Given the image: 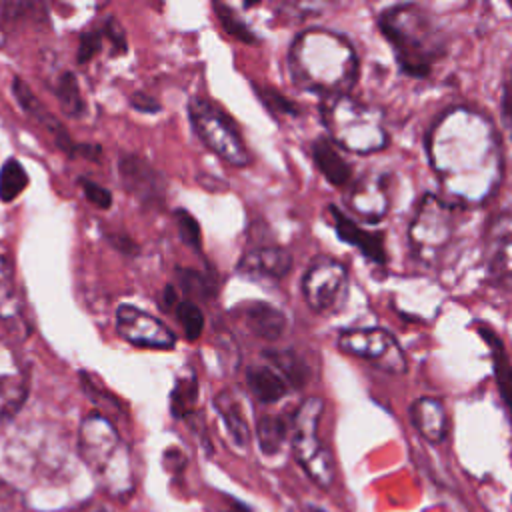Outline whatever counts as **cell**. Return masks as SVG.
I'll return each instance as SVG.
<instances>
[{
  "mask_svg": "<svg viewBox=\"0 0 512 512\" xmlns=\"http://www.w3.org/2000/svg\"><path fill=\"white\" fill-rule=\"evenodd\" d=\"M426 150L442 188L462 204H484L502 180V148L488 116L450 108L428 130Z\"/></svg>",
  "mask_w": 512,
  "mask_h": 512,
  "instance_id": "1",
  "label": "cell"
},
{
  "mask_svg": "<svg viewBox=\"0 0 512 512\" xmlns=\"http://www.w3.org/2000/svg\"><path fill=\"white\" fill-rule=\"evenodd\" d=\"M288 70L296 86L332 98L346 94L356 82L358 58L344 36L310 28L294 38Z\"/></svg>",
  "mask_w": 512,
  "mask_h": 512,
  "instance_id": "2",
  "label": "cell"
},
{
  "mask_svg": "<svg viewBox=\"0 0 512 512\" xmlns=\"http://www.w3.org/2000/svg\"><path fill=\"white\" fill-rule=\"evenodd\" d=\"M382 36L390 42L400 70L426 78L444 54V36L434 18L416 4H398L378 16Z\"/></svg>",
  "mask_w": 512,
  "mask_h": 512,
  "instance_id": "3",
  "label": "cell"
},
{
  "mask_svg": "<svg viewBox=\"0 0 512 512\" xmlns=\"http://www.w3.org/2000/svg\"><path fill=\"white\" fill-rule=\"evenodd\" d=\"M78 454L98 484L116 498L134 490L130 454L114 424L100 412L88 414L78 430Z\"/></svg>",
  "mask_w": 512,
  "mask_h": 512,
  "instance_id": "4",
  "label": "cell"
},
{
  "mask_svg": "<svg viewBox=\"0 0 512 512\" xmlns=\"http://www.w3.org/2000/svg\"><path fill=\"white\" fill-rule=\"evenodd\" d=\"M322 120L330 142L354 154H372L388 146L382 110L358 102L348 94L326 98Z\"/></svg>",
  "mask_w": 512,
  "mask_h": 512,
  "instance_id": "5",
  "label": "cell"
},
{
  "mask_svg": "<svg viewBox=\"0 0 512 512\" xmlns=\"http://www.w3.org/2000/svg\"><path fill=\"white\" fill-rule=\"evenodd\" d=\"M324 412V400L318 396L306 398L292 416L290 438L292 452L302 470L322 488L334 480V460L326 444L318 438V424Z\"/></svg>",
  "mask_w": 512,
  "mask_h": 512,
  "instance_id": "6",
  "label": "cell"
},
{
  "mask_svg": "<svg viewBox=\"0 0 512 512\" xmlns=\"http://www.w3.org/2000/svg\"><path fill=\"white\" fill-rule=\"evenodd\" d=\"M188 116L200 140L222 160L236 168L248 166L252 162V156L236 132V126L216 104L194 96L188 102Z\"/></svg>",
  "mask_w": 512,
  "mask_h": 512,
  "instance_id": "7",
  "label": "cell"
},
{
  "mask_svg": "<svg viewBox=\"0 0 512 512\" xmlns=\"http://www.w3.org/2000/svg\"><path fill=\"white\" fill-rule=\"evenodd\" d=\"M452 232H454L452 206L444 198L432 192L424 194L416 206V214L408 230L414 254L426 264L436 262L442 256L444 248L448 246Z\"/></svg>",
  "mask_w": 512,
  "mask_h": 512,
  "instance_id": "8",
  "label": "cell"
},
{
  "mask_svg": "<svg viewBox=\"0 0 512 512\" xmlns=\"http://www.w3.org/2000/svg\"><path fill=\"white\" fill-rule=\"evenodd\" d=\"M348 296V270L330 256L312 260L302 276V298L318 314L338 310Z\"/></svg>",
  "mask_w": 512,
  "mask_h": 512,
  "instance_id": "9",
  "label": "cell"
},
{
  "mask_svg": "<svg viewBox=\"0 0 512 512\" xmlns=\"http://www.w3.org/2000/svg\"><path fill=\"white\" fill-rule=\"evenodd\" d=\"M336 344L344 354L372 362L380 370L406 372V356L396 338L384 328H350L338 334Z\"/></svg>",
  "mask_w": 512,
  "mask_h": 512,
  "instance_id": "10",
  "label": "cell"
},
{
  "mask_svg": "<svg viewBox=\"0 0 512 512\" xmlns=\"http://www.w3.org/2000/svg\"><path fill=\"white\" fill-rule=\"evenodd\" d=\"M116 332L138 348L172 350L176 344L174 332L156 316L132 306L120 304L116 310Z\"/></svg>",
  "mask_w": 512,
  "mask_h": 512,
  "instance_id": "11",
  "label": "cell"
},
{
  "mask_svg": "<svg viewBox=\"0 0 512 512\" xmlns=\"http://www.w3.org/2000/svg\"><path fill=\"white\" fill-rule=\"evenodd\" d=\"M122 186L138 200L144 208H158L166 200L164 176L142 156L122 154L118 162Z\"/></svg>",
  "mask_w": 512,
  "mask_h": 512,
  "instance_id": "12",
  "label": "cell"
},
{
  "mask_svg": "<svg viewBox=\"0 0 512 512\" xmlns=\"http://www.w3.org/2000/svg\"><path fill=\"white\" fill-rule=\"evenodd\" d=\"M26 394V368L12 346L0 338V426L6 424L22 408Z\"/></svg>",
  "mask_w": 512,
  "mask_h": 512,
  "instance_id": "13",
  "label": "cell"
},
{
  "mask_svg": "<svg viewBox=\"0 0 512 512\" xmlns=\"http://www.w3.org/2000/svg\"><path fill=\"white\" fill-rule=\"evenodd\" d=\"M292 270V256L280 246H258L248 250L236 264V272L248 278L280 280Z\"/></svg>",
  "mask_w": 512,
  "mask_h": 512,
  "instance_id": "14",
  "label": "cell"
},
{
  "mask_svg": "<svg viewBox=\"0 0 512 512\" xmlns=\"http://www.w3.org/2000/svg\"><path fill=\"white\" fill-rule=\"evenodd\" d=\"M328 208H330V216L334 222V230L346 244L358 248L364 258H368L376 264H384L388 260L386 248H384V236L380 232H372L368 228L358 226L350 216H346L334 204H330Z\"/></svg>",
  "mask_w": 512,
  "mask_h": 512,
  "instance_id": "15",
  "label": "cell"
},
{
  "mask_svg": "<svg viewBox=\"0 0 512 512\" xmlns=\"http://www.w3.org/2000/svg\"><path fill=\"white\" fill-rule=\"evenodd\" d=\"M348 204L354 212L370 222H380L388 212V188L384 176H362L348 194Z\"/></svg>",
  "mask_w": 512,
  "mask_h": 512,
  "instance_id": "16",
  "label": "cell"
},
{
  "mask_svg": "<svg viewBox=\"0 0 512 512\" xmlns=\"http://www.w3.org/2000/svg\"><path fill=\"white\" fill-rule=\"evenodd\" d=\"M0 322L12 332H28L24 302L16 284V276L12 264L4 256H0Z\"/></svg>",
  "mask_w": 512,
  "mask_h": 512,
  "instance_id": "17",
  "label": "cell"
},
{
  "mask_svg": "<svg viewBox=\"0 0 512 512\" xmlns=\"http://www.w3.org/2000/svg\"><path fill=\"white\" fill-rule=\"evenodd\" d=\"M410 420L420 436L432 444H440L448 434V416L438 398L422 396L412 402Z\"/></svg>",
  "mask_w": 512,
  "mask_h": 512,
  "instance_id": "18",
  "label": "cell"
},
{
  "mask_svg": "<svg viewBox=\"0 0 512 512\" xmlns=\"http://www.w3.org/2000/svg\"><path fill=\"white\" fill-rule=\"evenodd\" d=\"M510 214L502 212L494 218L488 230L486 242V262L490 274L496 278H508L510 272Z\"/></svg>",
  "mask_w": 512,
  "mask_h": 512,
  "instance_id": "19",
  "label": "cell"
},
{
  "mask_svg": "<svg viewBox=\"0 0 512 512\" xmlns=\"http://www.w3.org/2000/svg\"><path fill=\"white\" fill-rule=\"evenodd\" d=\"M14 94H16V100L20 102V106H22L30 116H34V118L54 136V140H56V144H58L60 148H64L68 154H76V152H78L80 144H74V142L70 140V136H68L66 130L60 126V122L44 108V104L32 94V90H30L20 78H16V82H14Z\"/></svg>",
  "mask_w": 512,
  "mask_h": 512,
  "instance_id": "20",
  "label": "cell"
},
{
  "mask_svg": "<svg viewBox=\"0 0 512 512\" xmlns=\"http://www.w3.org/2000/svg\"><path fill=\"white\" fill-rule=\"evenodd\" d=\"M244 324L248 330L262 340H278L286 330V316L280 308L270 302H250L244 312Z\"/></svg>",
  "mask_w": 512,
  "mask_h": 512,
  "instance_id": "21",
  "label": "cell"
},
{
  "mask_svg": "<svg viewBox=\"0 0 512 512\" xmlns=\"http://www.w3.org/2000/svg\"><path fill=\"white\" fill-rule=\"evenodd\" d=\"M312 158L320 174L332 186H348L352 182V166L342 158L338 148L330 142V138H318L312 144Z\"/></svg>",
  "mask_w": 512,
  "mask_h": 512,
  "instance_id": "22",
  "label": "cell"
},
{
  "mask_svg": "<svg viewBox=\"0 0 512 512\" xmlns=\"http://www.w3.org/2000/svg\"><path fill=\"white\" fill-rule=\"evenodd\" d=\"M246 384L262 404L278 402L288 392V384L272 366H252L246 370Z\"/></svg>",
  "mask_w": 512,
  "mask_h": 512,
  "instance_id": "23",
  "label": "cell"
},
{
  "mask_svg": "<svg viewBox=\"0 0 512 512\" xmlns=\"http://www.w3.org/2000/svg\"><path fill=\"white\" fill-rule=\"evenodd\" d=\"M264 356L272 362L282 380L292 388H304L310 378L306 360L296 350H264Z\"/></svg>",
  "mask_w": 512,
  "mask_h": 512,
  "instance_id": "24",
  "label": "cell"
},
{
  "mask_svg": "<svg viewBox=\"0 0 512 512\" xmlns=\"http://www.w3.org/2000/svg\"><path fill=\"white\" fill-rule=\"evenodd\" d=\"M478 334L482 336V340L486 342V346L490 348V358H492V366H494V376H496V384H498V392L504 404H508V384H510V358L506 352V346L502 342V338L486 324H478Z\"/></svg>",
  "mask_w": 512,
  "mask_h": 512,
  "instance_id": "25",
  "label": "cell"
},
{
  "mask_svg": "<svg viewBox=\"0 0 512 512\" xmlns=\"http://www.w3.org/2000/svg\"><path fill=\"white\" fill-rule=\"evenodd\" d=\"M214 406L226 426V432L228 436L232 438V442L236 446H246L248 440H250V430H248V424L242 416V410L238 408V402L232 398L230 392H220L214 400Z\"/></svg>",
  "mask_w": 512,
  "mask_h": 512,
  "instance_id": "26",
  "label": "cell"
},
{
  "mask_svg": "<svg viewBox=\"0 0 512 512\" xmlns=\"http://www.w3.org/2000/svg\"><path fill=\"white\" fill-rule=\"evenodd\" d=\"M198 400V376L194 370L182 372L170 392V412L174 418L192 416Z\"/></svg>",
  "mask_w": 512,
  "mask_h": 512,
  "instance_id": "27",
  "label": "cell"
},
{
  "mask_svg": "<svg viewBox=\"0 0 512 512\" xmlns=\"http://www.w3.org/2000/svg\"><path fill=\"white\" fill-rule=\"evenodd\" d=\"M288 430H290V424L286 418L272 416V414L262 416L256 424V440H258L260 450L268 456L276 454L282 448V444L286 442Z\"/></svg>",
  "mask_w": 512,
  "mask_h": 512,
  "instance_id": "28",
  "label": "cell"
},
{
  "mask_svg": "<svg viewBox=\"0 0 512 512\" xmlns=\"http://www.w3.org/2000/svg\"><path fill=\"white\" fill-rule=\"evenodd\" d=\"M54 92L58 96V102L62 106V110L72 116V118H80L86 114V100L80 92V84L76 80V76L72 72H62L56 80Z\"/></svg>",
  "mask_w": 512,
  "mask_h": 512,
  "instance_id": "29",
  "label": "cell"
},
{
  "mask_svg": "<svg viewBox=\"0 0 512 512\" xmlns=\"http://www.w3.org/2000/svg\"><path fill=\"white\" fill-rule=\"evenodd\" d=\"M26 184H28V176L22 164L14 158L6 160L4 166L0 168V200L4 202L14 200L16 196H20Z\"/></svg>",
  "mask_w": 512,
  "mask_h": 512,
  "instance_id": "30",
  "label": "cell"
},
{
  "mask_svg": "<svg viewBox=\"0 0 512 512\" xmlns=\"http://www.w3.org/2000/svg\"><path fill=\"white\" fill-rule=\"evenodd\" d=\"M214 10H216V16L224 28V32L244 44H254L256 42V36L254 32L250 30V26L226 4L222 2H214Z\"/></svg>",
  "mask_w": 512,
  "mask_h": 512,
  "instance_id": "31",
  "label": "cell"
},
{
  "mask_svg": "<svg viewBox=\"0 0 512 512\" xmlns=\"http://www.w3.org/2000/svg\"><path fill=\"white\" fill-rule=\"evenodd\" d=\"M174 312L180 320V326L184 330V336L188 340H196L204 330V314L200 306L192 300H182L174 306Z\"/></svg>",
  "mask_w": 512,
  "mask_h": 512,
  "instance_id": "32",
  "label": "cell"
},
{
  "mask_svg": "<svg viewBox=\"0 0 512 512\" xmlns=\"http://www.w3.org/2000/svg\"><path fill=\"white\" fill-rule=\"evenodd\" d=\"M178 286L182 288L184 294L192 296V302H194V298L204 300L216 292L214 284L208 280L206 274L190 270V268H178Z\"/></svg>",
  "mask_w": 512,
  "mask_h": 512,
  "instance_id": "33",
  "label": "cell"
},
{
  "mask_svg": "<svg viewBox=\"0 0 512 512\" xmlns=\"http://www.w3.org/2000/svg\"><path fill=\"white\" fill-rule=\"evenodd\" d=\"M172 216H174V222H176V228H178V234H180L182 242L188 248H194L196 252H200L202 250V232H200L198 220L184 208H176Z\"/></svg>",
  "mask_w": 512,
  "mask_h": 512,
  "instance_id": "34",
  "label": "cell"
},
{
  "mask_svg": "<svg viewBox=\"0 0 512 512\" xmlns=\"http://www.w3.org/2000/svg\"><path fill=\"white\" fill-rule=\"evenodd\" d=\"M260 100L264 102V106L268 110H272L274 114H282V116H298V108L294 102H290L286 96H282V92H278L272 86H260L254 84Z\"/></svg>",
  "mask_w": 512,
  "mask_h": 512,
  "instance_id": "35",
  "label": "cell"
},
{
  "mask_svg": "<svg viewBox=\"0 0 512 512\" xmlns=\"http://www.w3.org/2000/svg\"><path fill=\"white\" fill-rule=\"evenodd\" d=\"M104 40H106V38H104L102 26H100V28L86 30V32L80 36V44H78V62H80V64L90 62V60L102 50Z\"/></svg>",
  "mask_w": 512,
  "mask_h": 512,
  "instance_id": "36",
  "label": "cell"
},
{
  "mask_svg": "<svg viewBox=\"0 0 512 512\" xmlns=\"http://www.w3.org/2000/svg\"><path fill=\"white\" fill-rule=\"evenodd\" d=\"M102 30H104V38L110 42L112 46V54H124L128 44H126V34L122 30V26L118 24V20L114 16H110L104 24H102Z\"/></svg>",
  "mask_w": 512,
  "mask_h": 512,
  "instance_id": "37",
  "label": "cell"
},
{
  "mask_svg": "<svg viewBox=\"0 0 512 512\" xmlns=\"http://www.w3.org/2000/svg\"><path fill=\"white\" fill-rule=\"evenodd\" d=\"M80 186H82L84 196L88 198V202H92L96 208H100V210L110 208V204H112V194H110L104 186H100L98 182L86 180V178L80 180Z\"/></svg>",
  "mask_w": 512,
  "mask_h": 512,
  "instance_id": "38",
  "label": "cell"
},
{
  "mask_svg": "<svg viewBox=\"0 0 512 512\" xmlns=\"http://www.w3.org/2000/svg\"><path fill=\"white\" fill-rule=\"evenodd\" d=\"M130 104H132V108H136L138 112H144V114H156L162 108L160 102H156L152 96H148L144 92H134L130 98Z\"/></svg>",
  "mask_w": 512,
  "mask_h": 512,
  "instance_id": "39",
  "label": "cell"
},
{
  "mask_svg": "<svg viewBox=\"0 0 512 512\" xmlns=\"http://www.w3.org/2000/svg\"><path fill=\"white\" fill-rule=\"evenodd\" d=\"M72 512H110V510H108L104 504L90 500V502H84V504H80V506H78V508H74Z\"/></svg>",
  "mask_w": 512,
  "mask_h": 512,
  "instance_id": "40",
  "label": "cell"
},
{
  "mask_svg": "<svg viewBox=\"0 0 512 512\" xmlns=\"http://www.w3.org/2000/svg\"><path fill=\"white\" fill-rule=\"evenodd\" d=\"M162 302H164V306L168 308L170 304H178V298H176V288L172 286V284H168L166 288H164V294H162Z\"/></svg>",
  "mask_w": 512,
  "mask_h": 512,
  "instance_id": "41",
  "label": "cell"
},
{
  "mask_svg": "<svg viewBox=\"0 0 512 512\" xmlns=\"http://www.w3.org/2000/svg\"><path fill=\"white\" fill-rule=\"evenodd\" d=\"M502 120H504V126H508V92H506V84H504V90H502Z\"/></svg>",
  "mask_w": 512,
  "mask_h": 512,
  "instance_id": "42",
  "label": "cell"
},
{
  "mask_svg": "<svg viewBox=\"0 0 512 512\" xmlns=\"http://www.w3.org/2000/svg\"><path fill=\"white\" fill-rule=\"evenodd\" d=\"M232 510L234 512H250L242 502H232Z\"/></svg>",
  "mask_w": 512,
  "mask_h": 512,
  "instance_id": "43",
  "label": "cell"
},
{
  "mask_svg": "<svg viewBox=\"0 0 512 512\" xmlns=\"http://www.w3.org/2000/svg\"><path fill=\"white\" fill-rule=\"evenodd\" d=\"M2 38H4V32H2V26H0V44H2Z\"/></svg>",
  "mask_w": 512,
  "mask_h": 512,
  "instance_id": "44",
  "label": "cell"
}]
</instances>
